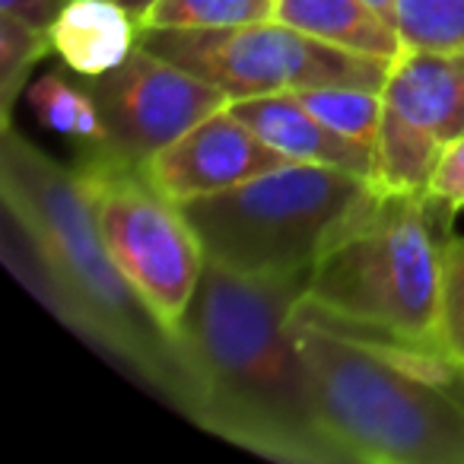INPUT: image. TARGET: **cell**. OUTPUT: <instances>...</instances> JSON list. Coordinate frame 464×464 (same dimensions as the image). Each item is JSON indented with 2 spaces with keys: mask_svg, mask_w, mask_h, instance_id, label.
Segmentation results:
<instances>
[{
  "mask_svg": "<svg viewBox=\"0 0 464 464\" xmlns=\"http://www.w3.org/2000/svg\"><path fill=\"white\" fill-rule=\"evenodd\" d=\"M305 284L309 271L248 277L207 258L175 328L185 417L261 458L350 464L322 426L293 324Z\"/></svg>",
  "mask_w": 464,
  "mask_h": 464,
  "instance_id": "6da1fadb",
  "label": "cell"
},
{
  "mask_svg": "<svg viewBox=\"0 0 464 464\" xmlns=\"http://www.w3.org/2000/svg\"><path fill=\"white\" fill-rule=\"evenodd\" d=\"M0 200L10 271L73 334L185 413L188 382L175 334L111 261L77 166L52 160L16 124H4Z\"/></svg>",
  "mask_w": 464,
  "mask_h": 464,
  "instance_id": "7a4b0ae2",
  "label": "cell"
},
{
  "mask_svg": "<svg viewBox=\"0 0 464 464\" xmlns=\"http://www.w3.org/2000/svg\"><path fill=\"white\" fill-rule=\"evenodd\" d=\"M455 213L430 191H379L315 261L293 318L385 347L445 350L439 309Z\"/></svg>",
  "mask_w": 464,
  "mask_h": 464,
  "instance_id": "3957f363",
  "label": "cell"
},
{
  "mask_svg": "<svg viewBox=\"0 0 464 464\" xmlns=\"http://www.w3.org/2000/svg\"><path fill=\"white\" fill-rule=\"evenodd\" d=\"M293 324L322 426L350 464H464V375L445 350Z\"/></svg>",
  "mask_w": 464,
  "mask_h": 464,
  "instance_id": "277c9868",
  "label": "cell"
},
{
  "mask_svg": "<svg viewBox=\"0 0 464 464\" xmlns=\"http://www.w3.org/2000/svg\"><path fill=\"white\" fill-rule=\"evenodd\" d=\"M372 179L315 162L271 172L179 204L207 258L248 277L312 271L347 226L372 207Z\"/></svg>",
  "mask_w": 464,
  "mask_h": 464,
  "instance_id": "5b68a950",
  "label": "cell"
},
{
  "mask_svg": "<svg viewBox=\"0 0 464 464\" xmlns=\"http://www.w3.org/2000/svg\"><path fill=\"white\" fill-rule=\"evenodd\" d=\"M137 45L213 83L229 102L312 86L382 90L392 67L312 39L277 16L226 29H140Z\"/></svg>",
  "mask_w": 464,
  "mask_h": 464,
  "instance_id": "8992f818",
  "label": "cell"
},
{
  "mask_svg": "<svg viewBox=\"0 0 464 464\" xmlns=\"http://www.w3.org/2000/svg\"><path fill=\"white\" fill-rule=\"evenodd\" d=\"M77 172L111 261L175 334L207 265L185 210L140 169L80 160Z\"/></svg>",
  "mask_w": 464,
  "mask_h": 464,
  "instance_id": "52a82bcc",
  "label": "cell"
},
{
  "mask_svg": "<svg viewBox=\"0 0 464 464\" xmlns=\"http://www.w3.org/2000/svg\"><path fill=\"white\" fill-rule=\"evenodd\" d=\"M86 86L96 96L109 140L96 153H80V160H105L130 169H140L198 121L229 105L223 90L140 45L121 67L86 80Z\"/></svg>",
  "mask_w": 464,
  "mask_h": 464,
  "instance_id": "ba28073f",
  "label": "cell"
},
{
  "mask_svg": "<svg viewBox=\"0 0 464 464\" xmlns=\"http://www.w3.org/2000/svg\"><path fill=\"white\" fill-rule=\"evenodd\" d=\"M286 156L265 143L232 105H223L191 130L162 147L140 166V172L175 204L217 194L255 179L261 172L286 166Z\"/></svg>",
  "mask_w": 464,
  "mask_h": 464,
  "instance_id": "9c48e42d",
  "label": "cell"
},
{
  "mask_svg": "<svg viewBox=\"0 0 464 464\" xmlns=\"http://www.w3.org/2000/svg\"><path fill=\"white\" fill-rule=\"evenodd\" d=\"M382 96L394 115L449 143L464 130V52L404 48L388 67Z\"/></svg>",
  "mask_w": 464,
  "mask_h": 464,
  "instance_id": "30bf717a",
  "label": "cell"
},
{
  "mask_svg": "<svg viewBox=\"0 0 464 464\" xmlns=\"http://www.w3.org/2000/svg\"><path fill=\"white\" fill-rule=\"evenodd\" d=\"M232 111L255 130L265 143L290 162H315V166H334L343 172H356L375 181V153L360 143L347 140L331 130L315 111L303 105L296 92H271L229 102Z\"/></svg>",
  "mask_w": 464,
  "mask_h": 464,
  "instance_id": "8fae6325",
  "label": "cell"
},
{
  "mask_svg": "<svg viewBox=\"0 0 464 464\" xmlns=\"http://www.w3.org/2000/svg\"><path fill=\"white\" fill-rule=\"evenodd\" d=\"M48 35L67 71L92 80L130 58L140 42V23L115 0H71Z\"/></svg>",
  "mask_w": 464,
  "mask_h": 464,
  "instance_id": "7c38bea8",
  "label": "cell"
},
{
  "mask_svg": "<svg viewBox=\"0 0 464 464\" xmlns=\"http://www.w3.org/2000/svg\"><path fill=\"white\" fill-rule=\"evenodd\" d=\"M274 16L318 42L388 64L404 52L394 20H388L369 0H277Z\"/></svg>",
  "mask_w": 464,
  "mask_h": 464,
  "instance_id": "4fadbf2b",
  "label": "cell"
},
{
  "mask_svg": "<svg viewBox=\"0 0 464 464\" xmlns=\"http://www.w3.org/2000/svg\"><path fill=\"white\" fill-rule=\"evenodd\" d=\"M26 102L42 124L54 134L67 137L80 147V153H96L109 140L96 96L90 86H80L64 71H48L26 86Z\"/></svg>",
  "mask_w": 464,
  "mask_h": 464,
  "instance_id": "5bb4252c",
  "label": "cell"
},
{
  "mask_svg": "<svg viewBox=\"0 0 464 464\" xmlns=\"http://www.w3.org/2000/svg\"><path fill=\"white\" fill-rule=\"evenodd\" d=\"M445 143L413 128L385 105L375 143V185L382 191H430Z\"/></svg>",
  "mask_w": 464,
  "mask_h": 464,
  "instance_id": "9a60e30c",
  "label": "cell"
},
{
  "mask_svg": "<svg viewBox=\"0 0 464 464\" xmlns=\"http://www.w3.org/2000/svg\"><path fill=\"white\" fill-rule=\"evenodd\" d=\"M296 96L331 130H337L341 137L375 153L382 115H385L382 90H366V86H312V90H299Z\"/></svg>",
  "mask_w": 464,
  "mask_h": 464,
  "instance_id": "2e32d148",
  "label": "cell"
},
{
  "mask_svg": "<svg viewBox=\"0 0 464 464\" xmlns=\"http://www.w3.org/2000/svg\"><path fill=\"white\" fill-rule=\"evenodd\" d=\"M48 29H35L10 14H0V128L14 124L20 92H26L29 73L45 54H52Z\"/></svg>",
  "mask_w": 464,
  "mask_h": 464,
  "instance_id": "e0dca14e",
  "label": "cell"
},
{
  "mask_svg": "<svg viewBox=\"0 0 464 464\" xmlns=\"http://www.w3.org/2000/svg\"><path fill=\"white\" fill-rule=\"evenodd\" d=\"M404 48L464 52V0H394Z\"/></svg>",
  "mask_w": 464,
  "mask_h": 464,
  "instance_id": "ac0fdd59",
  "label": "cell"
},
{
  "mask_svg": "<svg viewBox=\"0 0 464 464\" xmlns=\"http://www.w3.org/2000/svg\"><path fill=\"white\" fill-rule=\"evenodd\" d=\"M271 16V0H160L140 29H226Z\"/></svg>",
  "mask_w": 464,
  "mask_h": 464,
  "instance_id": "d6986e66",
  "label": "cell"
},
{
  "mask_svg": "<svg viewBox=\"0 0 464 464\" xmlns=\"http://www.w3.org/2000/svg\"><path fill=\"white\" fill-rule=\"evenodd\" d=\"M439 334L464 375V236H451L445 248L442 274V309H439Z\"/></svg>",
  "mask_w": 464,
  "mask_h": 464,
  "instance_id": "ffe728a7",
  "label": "cell"
},
{
  "mask_svg": "<svg viewBox=\"0 0 464 464\" xmlns=\"http://www.w3.org/2000/svg\"><path fill=\"white\" fill-rule=\"evenodd\" d=\"M430 194L451 210L464 207V130L445 143L436 172H432Z\"/></svg>",
  "mask_w": 464,
  "mask_h": 464,
  "instance_id": "44dd1931",
  "label": "cell"
},
{
  "mask_svg": "<svg viewBox=\"0 0 464 464\" xmlns=\"http://www.w3.org/2000/svg\"><path fill=\"white\" fill-rule=\"evenodd\" d=\"M67 4L71 0H0V14L16 16L35 29H52V23L58 20Z\"/></svg>",
  "mask_w": 464,
  "mask_h": 464,
  "instance_id": "7402d4cb",
  "label": "cell"
},
{
  "mask_svg": "<svg viewBox=\"0 0 464 464\" xmlns=\"http://www.w3.org/2000/svg\"><path fill=\"white\" fill-rule=\"evenodd\" d=\"M115 4H121V7L128 10V14L134 16V20L143 26V20H147L150 10H153L156 4H160V0H115Z\"/></svg>",
  "mask_w": 464,
  "mask_h": 464,
  "instance_id": "603a6c76",
  "label": "cell"
},
{
  "mask_svg": "<svg viewBox=\"0 0 464 464\" xmlns=\"http://www.w3.org/2000/svg\"><path fill=\"white\" fill-rule=\"evenodd\" d=\"M375 10H382V14L388 16V20H394V0H369Z\"/></svg>",
  "mask_w": 464,
  "mask_h": 464,
  "instance_id": "cb8c5ba5",
  "label": "cell"
},
{
  "mask_svg": "<svg viewBox=\"0 0 464 464\" xmlns=\"http://www.w3.org/2000/svg\"><path fill=\"white\" fill-rule=\"evenodd\" d=\"M271 4H277V0H271Z\"/></svg>",
  "mask_w": 464,
  "mask_h": 464,
  "instance_id": "d4e9b609",
  "label": "cell"
}]
</instances>
